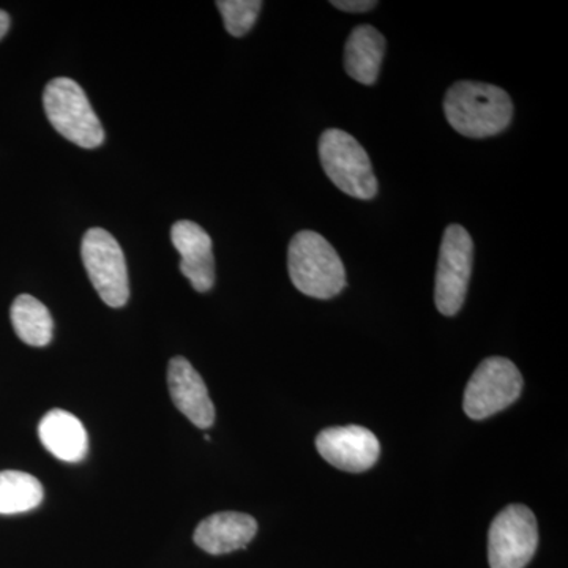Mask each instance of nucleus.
<instances>
[{
    "label": "nucleus",
    "mask_w": 568,
    "mask_h": 568,
    "mask_svg": "<svg viewBox=\"0 0 568 568\" xmlns=\"http://www.w3.org/2000/svg\"><path fill=\"white\" fill-rule=\"evenodd\" d=\"M448 123L463 136L481 140L496 136L510 125L514 103L510 95L487 82H455L444 99Z\"/></svg>",
    "instance_id": "f257e3e1"
},
{
    "label": "nucleus",
    "mask_w": 568,
    "mask_h": 568,
    "mask_svg": "<svg viewBox=\"0 0 568 568\" xmlns=\"http://www.w3.org/2000/svg\"><path fill=\"white\" fill-rule=\"evenodd\" d=\"M291 282L302 294L313 298L335 297L345 290L346 271L342 257L323 235L301 231L287 250Z\"/></svg>",
    "instance_id": "f03ea898"
},
{
    "label": "nucleus",
    "mask_w": 568,
    "mask_h": 568,
    "mask_svg": "<svg viewBox=\"0 0 568 568\" xmlns=\"http://www.w3.org/2000/svg\"><path fill=\"white\" fill-rule=\"evenodd\" d=\"M48 121L65 140L82 149L103 144L104 130L84 89L70 78L48 82L43 93Z\"/></svg>",
    "instance_id": "7ed1b4c3"
},
{
    "label": "nucleus",
    "mask_w": 568,
    "mask_h": 568,
    "mask_svg": "<svg viewBox=\"0 0 568 568\" xmlns=\"http://www.w3.org/2000/svg\"><path fill=\"white\" fill-rule=\"evenodd\" d=\"M320 160L325 174L347 196L373 200L377 179L361 142L343 130H325L320 140Z\"/></svg>",
    "instance_id": "20e7f679"
},
{
    "label": "nucleus",
    "mask_w": 568,
    "mask_h": 568,
    "mask_svg": "<svg viewBox=\"0 0 568 568\" xmlns=\"http://www.w3.org/2000/svg\"><path fill=\"white\" fill-rule=\"evenodd\" d=\"M82 263L100 298L112 308L129 302L130 282L125 254L108 231L92 227L82 237Z\"/></svg>",
    "instance_id": "39448f33"
},
{
    "label": "nucleus",
    "mask_w": 568,
    "mask_h": 568,
    "mask_svg": "<svg viewBox=\"0 0 568 568\" xmlns=\"http://www.w3.org/2000/svg\"><path fill=\"white\" fill-rule=\"evenodd\" d=\"M474 264V242L462 224L444 233L437 261L435 304L444 316H455L465 304Z\"/></svg>",
    "instance_id": "423d86ee"
},
{
    "label": "nucleus",
    "mask_w": 568,
    "mask_h": 568,
    "mask_svg": "<svg viewBox=\"0 0 568 568\" xmlns=\"http://www.w3.org/2000/svg\"><path fill=\"white\" fill-rule=\"evenodd\" d=\"M523 390V376L514 362L489 357L478 365L465 392V413L474 420L495 416L514 405Z\"/></svg>",
    "instance_id": "0eeeda50"
},
{
    "label": "nucleus",
    "mask_w": 568,
    "mask_h": 568,
    "mask_svg": "<svg viewBox=\"0 0 568 568\" xmlns=\"http://www.w3.org/2000/svg\"><path fill=\"white\" fill-rule=\"evenodd\" d=\"M538 547L537 519L526 506H508L489 528L488 558L491 568H525Z\"/></svg>",
    "instance_id": "6e6552de"
},
{
    "label": "nucleus",
    "mask_w": 568,
    "mask_h": 568,
    "mask_svg": "<svg viewBox=\"0 0 568 568\" xmlns=\"http://www.w3.org/2000/svg\"><path fill=\"white\" fill-rule=\"evenodd\" d=\"M316 448L325 462L347 473L368 470L381 454L377 437L357 425L324 429L316 437Z\"/></svg>",
    "instance_id": "1a4fd4ad"
},
{
    "label": "nucleus",
    "mask_w": 568,
    "mask_h": 568,
    "mask_svg": "<svg viewBox=\"0 0 568 568\" xmlns=\"http://www.w3.org/2000/svg\"><path fill=\"white\" fill-rule=\"evenodd\" d=\"M171 241L181 253V272L197 293H207L215 283L212 239L200 224L182 220L171 227Z\"/></svg>",
    "instance_id": "9d476101"
},
{
    "label": "nucleus",
    "mask_w": 568,
    "mask_h": 568,
    "mask_svg": "<svg viewBox=\"0 0 568 568\" xmlns=\"http://www.w3.org/2000/svg\"><path fill=\"white\" fill-rule=\"evenodd\" d=\"M168 386L175 407L183 416L197 428H211L215 420V407L203 377L185 357H174L170 362Z\"/></svg>",
    "instance_id": "9b49d317"
},
{
    "label": "nucleus",
    "mask_w": 568,
    "mask_h": 568,
    "mask_svg": "<svg viewBox=\"0 0 568 568\" xmlns=\"http://www.w3.org/2000/svg\"><path fill=\"white\" fill-rule=\"evenodd\" d=\"M257 532L256 519L239 511L213 514L194 530V544L213 556L245 548Z\"/></svg>",
    "instance_id": "f8f14e48"
},
{
    "label": "nucleus",
    "mask_w": 568,
    "mask_h": 568,
    "mask_svg": "<svg viewBox=\"0 0 568 568\" xmlns=\"http://www.w3.org/2000/svg\"><path fill=\"white\" fill-rule=\"evenodd\" d=\"M39 436L44 448L65 463L84 459L89 450V437L80 418L62 409H52L39 425Z\"/></svg>",
    "instance_id": "ddd939ff"
},
{
    "label": "nucleus",
    "mask_w": 568,
    "mask_h": 568,
    "mask_svg": "<svg viewBox=\"0 0 568 568\" xmlns=\"http://www.w3.org/2000/svg\"><path fill=\"white\" fill-rule=\"evenodd\" d=\"M384 54H386V39L383 33L373 26H358L346 41V73L361 84L373 85L379 77Z\"/></svg>",
    "instance_id": "4468645a"
},
{
    "label": "nucleus",
    "mask_w": 568,
    "mask_h": 568,
    "mask_svg": "<svg viewBox=\"0 0 568 568\" xmlns=\"http://www.w3.org/2000/svg\"><path fill=\"white\" fill-rule=\"evenodd\" d=\"M11 324L26 345L48 346L54 332L50 310L29 294H21L11 305Z\"/></svg>",
    "instance_id": "2eb2a0df"
},
{
    "label": "nucleus",
    "mask_w": 568,
    "mask_h": 568,
    "mask_svg": "<svg viewBox=\"0 0 568 568\" xmlns=\"http://www.w3.org/2000/svg\"><path fill=\"white\" fill-rule=\"evenodd\" d=\"M43 485L36 477L21 470L0 473V515L31 511L43 503Z\"/></svg>",
    "instance_id": "dca6fc26"
},
{
    "label": "nucleus",
    "mask_w": 568,
    "mask_h": 568,
    "mask_svg": "<svg viewBox=\"0 0 568 568\" xmlns=\"http://www.w3.org/2000/svg\"><path fill=\"white\" fill-rule=\"evenodd\" d=\"M216 7L222 13L226 31L233 37H244L252 31L263 9V2L261 0H220Z\"/></svg>",
    "instance_id": "f3484780"
},
{
    "label": "nucleus",
    "mask_w": 568,
    "mask_h": 568,
    "mask_svg": "<svg viewBox=\"0 0 568 568\" xmlns=\"http://www.w3.org/2000/svg\"><path fill=\"white\" fill-rule=\"evenodd\" d=\"M332 6L335 9L347 11V13H364V11L375 9L377 2H373V0H334Z\"/></svg>",
    "instance_id": "a211bd4d"
},
{
    "label": "nucleus",
    "mask_w": 568,
    "mask_h": 568,
    "mask_svg": "<svg viewBox=\"0 0 568 568\" xmlns=\"http://www.w3.org/2000/svg\"><path fill=\"white\" fill-rule=\"evenodd\" d=\"M10 29V17L7 11L0 10V40L7 36Z\"/></svg>",
    "instance_id": "6ab92c4d"
}]
</instances>
